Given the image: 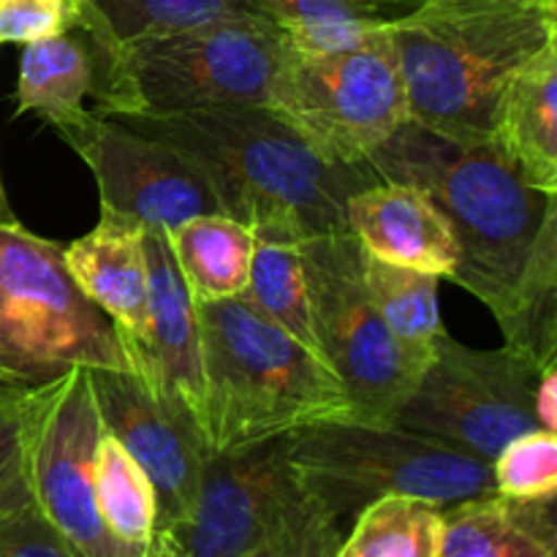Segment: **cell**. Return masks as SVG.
Instances as JSON below:
<instances>
[{
    "label": "cell",
    "instance_id": "cell-7",
    "mask_svg": "<svg viewBox=\"0 0 557 557\" xmlns=\"http://www.w3.org/2000/svg\"><path fill=\"white\" fill-rule=\"evenodd\" d=\"M117 324L71 277L63 245L0 223V386L36 389L74 368H125Z\"/></svg>",
    "mask_w": 557,
    "mask_h": 557
},
{
    "label": "cell",
    "instance_id": "cell-33",
    "mask_svg": "<svg viewBox=\"0 0 557 557\" xmlns=\"http://www.w3.org/2000/svg\"><path fill=\"white\" fill-rule=\"evenodd\" d=\"M20 395L14 389L0 395V495L22 476Z\"/></svg>",
    "mask_w": 557,
    "mask_h": 557
},
{
    "label": "cell",
    "instance_id": "cell-31",
    "mask_svg": "<svg viewBox=\"0 0 557 557\" xmlns=\"http://www.w3.org/2000/svg\"><path fill=\"white\" fill-rule=\"evenodd\" d=\"M82 0H0V47L30 44L74 30Z\"/></svg>",
    "mask_w": 557,
    "mask_h": 557
},
{
    "label": "cell",
    "instance_id": "cell-14",
    "mask_svg": "<svg viewBox=\"0 0 557 557\" xmlns=\"http://www.w3.org/2000/svg\"><path fill=\"white\" fill-rule=\"evenodd\" d=\"M90 389L101 428L139 462L156 490V531L183 520L210 460L188 403L136 359L125 368L90 370Z\"/></svg>",
    "mask_w": 557,
    "mask_h": 557
},
{
    "label": "cell",
    "instance_id": "cell-16",
    "mask_svg": "<svg viewBox=\"0 0 557 557\" xmlns=\"http://www.w3.org/2000/svg\"><path fill=\"white\" fill-rule=\"evenodd\" d=\"M147 281H150V346L120 332L128 357L145 364L166 389L177 392L199 419L205 373L196 299L174 261L166 232H145Z\"/></svg>",
    "mask_w": 557,
    "mask_h": 557
},
{
    "label": "cell",
    "instance_id": "cell-18",
    "mask_svg": "<svg viewBox=\"0 0 557 557\" xmlns=\"http://www.w3.org/2000/svg\"><path fill=\"white\" fill-rule=\"evenodd\" d=\"M493 145L522 183L557 196V44L536 54L506 87Z\"/></svg>",
    "mask_w": 557,
    "mask_h": 557
},
{
    "label": "cell",
    "instance_id": "cell-1",
    "mask_svg": "<svg viewBox=\"0 0 557 557\" xmlns=\"http://www.w3.org/2000/svg\"><path fill=\"white\" fill-rule=\"evenodd\" d=\"M177 150L212 190L218 210L253 232H343L354 194L379 183L364 163H332L267 107L180 114H107Z\"/></svg>",
    "mask_w": 557,
    "mask_h": 557
},
{
    "label": "cell",
    "instance_id": "cell-24",
    "mask_svg": "<svg viewBox=\"0 0 557 557\" xmlns=\"http://www.w3.org/2000/svg\"><path fill=\"white\" fill-rule=\"evenodd\" d=\"M441 531V506L411 495H386L354 517L335 557H438Z\"/></svg>",
    "mask_w": 557,
    "mask_h": 557
},
{
    "label": "cell",
    "instance_id": "cell-32",
    "mask_svg": "<svg viewBox=\"0 0 557 557\" xmlns=\"http://www.w3.org/2000/svg\"><path fill=\"white\" fill-rule=\"evenodd\" d=\"M341 539V528L319 506L308 504L275 542L250 557H335Z\"/></svg>",
    "mask_w": 557,
    "mask_h": 557
},
{
    "label": "cell",
    "instance_id": "cell-11",
    "mask_svg": "<svg viewBox=\"0 0 557 557\" xmlns=\"http://www.w3.org/2000/svg\"><path fill=\"white\" fill-rule=\"evenodd\" d=\"M22 468L49 525L79 557H141L120 544L96 506V449L101 419L90 370L74 368L20 395Z\"/></svg>",
    "mask_w": 557,
    "mask_h": 557
},
{
    "label": "cell",
    "instance_id": "cell-13",
    "mask_svg": "<svg viewBox=\"0 0 557 557\" xmlns=\"http://www.w3.org/2000/svg\"><path fill=\"white\" fill-rule=\"evenodd\" d=\"M47 125L90 169L98 205L145 232L169 234L190 218L221 212L201 174L172 147L87 107Z\"/></svg>",
    "mask_w": 557,
    "mask_h": 557
},
{
    "label": "cell",
    "instance_id": "cell-9",
    "mask_svg": "<svg viewBox=\"0 0 557 557\" xmlns=\"http://www.w3.org/2000/svg\"><path fill=\"white\" fill-rule=\"evenodd\" d=\"M310 319L326 368L348 397V419L392 424L430 359L397 343L362 281V245L348 228L302 243Z\"/></svg>",
    "mask_w": 557,
    "mask_h": 557
},
{
    "label": "cell",
    "instance_id": "cell-35",
    "mask_svg": "<svg viewBox=\"0 0 557 557\" xmlns=\"http://www.w3.org/2000/svg\"><path fill=\"white\" fill-rule=\"evenodd\" d=\"M9 221H16V218L11 215L9 201H5V194H3V183H0V223H9Z\"/></svg>",
    "mask_w": 557,
    "mask_h": 557
},
{
    "label": "cell",
    "instance_id": "cell-21",
    "mask_svg": "<svg viewBox=\"0 0 557 557\" xmlns=\"http://www.w3.org/2000/svg\"><path fill=\"white\" fill-rule=\"evenodd\" d=\"M166 237L196 302L243 297L256 248L253 232L245 223L223 212H205Z\"/></svg>",
    "mask_w": 557,
    "mask_h": 557
},
{
    "label": "cell",
    "instance_id": "cell-6",
    "mask_svg": "<svg viewBox=\"0 0 557 557\" xmlns=\"http://www.w3.org/2000/svg\"><path fill=\"white\" fill-rule=\"evenodd\" d=\"M286 457L310 504L343 533L364 506L386 495L446 509L495 493L490 462L400 424L319 419L286 435Z\"/></svg>",
    "mask_w": 557,
    "mask_h": 557
},
{
    "label": "cell",
    "instance_id": "cell-23",
    "mask_svg": "<svg viewBox=\"0 0 557 557\" xmlns=\"http://www.w3.org/2000/svg\"><path fill=\"white\" fill-rule=\"evenodd\" d=\"M250 9L288 36L294 49L326 52L359 41L406 14L400 0H248Z\"/></svg>",
    "mask_w": 557,
    "mask_h": 557
},
{
    "label": "cell",
    "instance_id": "cell-19",
    "mask_svg": "<svg viewBox=\"0 0 557 557\" xmlns=\"http://www.w3.org/2000/svg\"><path fill=\"white\" fill-rule=\"evenodd\" d=\"M438 557H557L555 495H482L446 506Z\"/></svg>",
    "mask_w": 557,
    "mask_h": 557
},
{
    "label": "cell",
    "instance_id": "cell-29",
    "mask_svg": "<svg viewBox=\"0 0 557 557\" xmlns=\"http://www.w3.org/2000/svg\"><path fill=\"white\" fill-rule=\"evenodd\" d=\"M495 493L533 500L557 495V438L549 430H528L498 451L493 462Z\"/></svg>",
    "mask_w": 557,
    "mask_h": 557
},
{
    "label": "cell",
    "instance_id": "cell-8",
    "mask_svg": "<svg viewBox=\"0 0 557 557\" xmlns=\"http://www.w3.org/2000/svg\"><path fill=\"white\" fill-rule=\"evenodd\" d=\"M267 109L319 156L359 166L408 123V96L389 22L326 52L294 49L272 82Z\"/></svg>",
    "mask_w": 557,
    "mask_h": 557
},
{
    "label": "cell",
    "instance_id": "cell-10",
    "mask_svg": "<svg viewBox=\"0 0 557 557\" xmlns=\"http://www.w3.org/2000/svg\"><path fill=\"white\" fill-rule=\"evenodd\" d=\"M539 373L542 368L515 348L479 351L441 330L428 368L392 424L493 462L517 435L542 430L533 408Z\"/></svg>",
    "mask_w": 557,
    "mask_h": 557
},
{
    "label": "cell",
    "instance_id": "cell-30",
    "mask_svg": "<svg viewBox=\"0 0 557 557\" xmlns=\"http://www.w3.org/2000/svg\"><path fill=\"white\" fill-rule=\"evenodd\" d=\"M0 557H79L33 500L25 468L0 495Z\"/></svg>",
    "mask_w": 557,
    "mask_h": 557
},
{
    "label": "cell",
    "instance_id": "cell-12",
    "mask_svg": "<svg viewBox=\"0 0 557 557\" xmlns=\"http://www.w3.org/2000/svg\"><path fill=\"white\" fill-rule=\"evenodd\" d=\"M286 457V435L210 455L183 520L152 533L141 557H250L308 506Z\"/></svg>",
    "mask_w": 557,
    "mask_h": 557
},
{
    "label": "cell",
    "instance_id": "cell-4",
    "mask_svg": "<svg viewBox=\"0 0 557 557\" xmlns=\"http://www.w3.org/2000/svg\"><path fill=\"white\" fill-rule=\"evenodd\" d=\"M207 451L245 449L319 419L348 417V397L324 359L267 321L243 297L196 302Z\"/></svg>",
    "mask_w": 557,
    "mask_h": 557
},
{
    "label": "cell",
    "instance_id": "cell-34",
    "mask_svg": "<svg viewBox=\"0 0 557 557\" xmlns=\"http://www.w3.org/2000/svg\"><path fill=\"white\" fill-rule=\"evenodd\" d=\"M533 408H536L539 428L557 433V364H547L539 373Z\"/></svg>",
    "mask_w": 557,
    "mask_h": 557
},
{
    "label": "cell",
    "instance_id": "cell-26",
    "mask_svg": "<svg viewBox=\"0 0 557 557\" xmlns=\"http://www.w3.org/2000/svg\"><path fill=\"white\" fill-rule=\"evenodd\" d=\"M498 324L506 346L525 354L539 368L557 362V218L544 226L515 302Z\"/></svg>",
    "mask_w": 557,
    "mask_h": 557
},
{
    "label": "cell",
    "instance_id": "cell-25",
    "mask_svg": "<svg viewBox=\"0 0 557 557\" xmlns=\"http://www.w3.org/2000/svg\"><path fill=\"white\" fill-rule=\"evenodd\" d=\"M362 281L397 343L422 359L433 357L435 337L444 330L438 313L441 277L392 264L362 248Z\"/></svg>",
    "mask_w": 557,
    "mask_h": 557
},
{
    "label": "cell",
    "instance_id": "cell-15",
    "mask_svg": "<svg viewBox=\"0 0 557 557\" xmlns=\"http://www.w3.org/2000/svg\"><path fill=\"white\" fill-rule=\"evenodd\" d=\"M346 226L370 256L451 277L460 261L455 232L428 194L406 183L368 185L346 205Z\"/></svg>",
    "mask_w": 557,
    "mask_h": 557
},
{
    "label": "cell",
    "instance_id": "cell-17",
    "mask_svg": "<svg viewBox=\"0 0 557 557\" xmlns=\"http://www.w3.org/2000/svg\"><path fill=\"white\" fill-rule=\"evenodd\" d=\"M63 259L79 292L120 330L150 346V281H147L145 228L112 210L71 245Z\"/></svg>",
    "mask_w": 557,
    "mask_h": 557
},
{
    "label": "cell",
    "instance_id": "cell-28",
    "mask_svg": "<svg viewBox=\"0 0 557 557\" xmlns=\"http://www.w3.org/2000/svg\"><path fill=\"white\" fill-rule=\"evenodd\" d=\"M245 14H256L248 0H82L79 25L114 44H128Z\"/></svg>",
    "mask_w": 557,
    "mask_h": 557
},
{
    "label": "cell",
    "instance_id": "cell-37",
    "mask_svg": "<svg viewBox=\"0 0 557 557\" xmlns=\"http://www.w3.org/2000/svg\"><path fill=\"white\" fill-rule=\"evenodd\" d=\"M3 392H9V389H3V386H0V395H3Z\"/></svg>",
    "mask_w": 557,
    "mask_h": 557
},
{
    "label": "cell",
    "instance_id": "cell-27",
    "mask_svg": "<svg viewBox=\"0 0 557 557\" xmlns=\"http://www.w3.org/2000/svg\"><path fill=\"white\" fill-rule=\"evenodd\" d=\"M96 506L107 531L145 555L156 533V490L139 462L107 430H101L96 449Z\"/></svg>",
    "mask_w": 557,
    "mask_h": 557
},
{
    "label": "cell",
    "instance_id": "cell-20",
    "mask_svg": "<svg viewBox=\"0 0 557 557\" xmlns=\"http://www.w3.org/2000/svg\"><path fill=\"white\" fill-rule=\"evenodd\" d=\"M98 87V49L82 25L22 47L14 114H38L44 123L85 109Z\"/></svg>",
    "mask_w": 557,
    "mask_h": 557
},
{
    "label": "cell",
    "instance_id": "cell-2",
    "mask_svg": "<svg viewBox=\"0 0 557 557\" xmlns=\"http://www.w3.org/2000/svg\"><path fill=\"white\" fill-rule=\"evenodd\" d=\"M408 120L460 145H493L500 98L557 44V0H422L389 20Z\"/></svg>",
    "mask_w": 557,
    "mask_h": 557
},
{
    "label": "cell",
    "instance_id": "cell-22",
    "mask_svg": "<svg viewBox=\"0 0 557 557\" xmlns=\"http://www.w3.org/2000/svg\"><path fill=\"white\" fill-rule=\"evenodd\" d=\"M253 264L243 299L253 305L267 321L288 332L294 341L319 354L305 281V237L286 226L253 228Z\"/></svg>",
    "mask_w": 557,
    "mask_h": 557
},
{
    "label": "cell",
    "instance_id": "cell-3",
    "mask_svg": "<svg viewBox=\"0 0 557 557\" xmlns=\"http://www.w3.org/2000/svg\"><path fill=\"white\" fill-rule=\"evenodd\" d=\"M364 166L435 201L460 248L449 281L504 319L544 226L557 218V196L522 183L495 145H460L411 120Z\"/></svg>",
    "mask_w": 557,
    "mask_h": 557
},
{
    "label": "cell",
    "instance_id": "cell-5",
    "mask_svg": "<svg viewBox=\"0 0 557 557\" xmlns=\"http://www.w3.org/2000/svg\"><path fill=\"white\" fill-rule=\"evenodd\" d=\"M85 30L98 49L92 103L101 114L267 107L272 82L292 52L286 33L256 14L201 22L128 44Z\"/></svg>",
    "mask_w": 557,
    "mask_h": 557
},
{
    "label": "cell",
    "instance_id": "cell-36",
    "mask_svg": "<svg viewBox=\"0 0 557 557\" xmlns=\"http://www.w3.org/2000/svg\"><path fill=\"white\" fill-rule=\"evenodd\" d=\"M400 3H403V5H406V9H408V11H411V9H413V5H419V3H422V0H400Z\"/></svg>",
    "mask_w": 557,
    "mask_h": 557
}]
</instances>
